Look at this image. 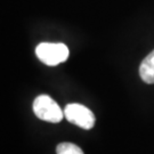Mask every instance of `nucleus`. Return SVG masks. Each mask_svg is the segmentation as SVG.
Segmentation results:
<instances>
[{"mask_svg": "<svg viewBox=\"0 0 154 154\" xmlns=\"http://www.w3.org/2000/svg\"><path fill=\"white\" fill-rule=\"evenodd\" d=\"M64 116L65 119L72 125L80 127L82 129H91L95 125L96 118L91 111L85 105L72 103L67 104L64 109Z\"/></svg>", "mask_w": 154, "mask_h": 154, "instance_id": "3", "label": "nucleus"}, {"mask_svg": "<svg viewBox=\"0 0 154 154\" xmlns=\"http://www.w3.org/2000/svg\"><path fill=\"white\" fill-rule=\"evenodd\" d=\"M32 109L38 119L50 123H58L65 116L60 105L48 95L38 96L33 100Z\"/></svg>", "mask_w": 154, "mask_h": 154, "instance_id": "1", "label": "nucleus"}, {"mask_svg": "<svg viewBox=\"0 0 154 154\" xmlns=\"http://www.w3.org/2000/svg\"><path fill=\"white\" fill-rule=\"evenodd\" d=\"M57 154H83L82 149L72 143H61L56 147Z\"/></svg>", "mask_w": 154, "mask_h": 154, "instance_id": "5", "label": "nucleus"}, {"mask_svg": "<svg viewBox=\"0 0 154 154\" xmlns=\"http://www.w3.org/2000/svg\"><path fill=\"white\" fill-rule=\"evenodd\" d=\"M139 77L145 83H154V50L144 58L139 65Z\"/></svg>", "mask_w": 154, "mask_h": 154, "instance_id": "4", "label": "nucleus"}, {"mask_svg": "<svg viewBox=\"0 0 154 154\" xmlns=\"http://www.w3.org/2000/svg\"><path fill=\"white\" fill-rule=\"evenodd\" d=\"M35 55L46 65L56 66L69 58L70 50L61 42H41L35 48Z\"/></svg>", "mask_w": 154, "mask_h": 154, "instance_id": "2", "label": "nucleus"}]
</instances>
